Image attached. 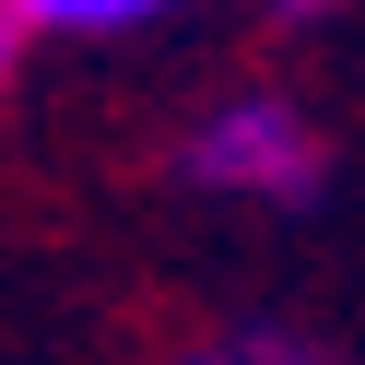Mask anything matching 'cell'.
<instances>
[{
	"label": "cell",
	"instance_id": "1",
	"mask_svg": "<svg viewBox=\"0 0 365 365\" xmlns=\"http://www.w3.org/2000/svg\"><path fill=\"white\" fill-rule=\"evenodd\" d=\"M189 177L200 189H236V200H294L318 177V130L294 118L283 95H224L212 118L189 130Z\"/></svg>",
	"mask_w": 365,
	"mask_h": 365
},
{
	"label": "cell",
	"instance_id": "2",
	"mask_svg": "<svg viewBox=\"0 0 365 365\" xmlns=\"http://www.w3.org/2000/svg\"><path fill=\"white\" fill-rule=\"evenodd\" d=\"M36 36H130V24H153L165 0H12Z\"/></svg>",
	"mask_w": 365,
	"mask_h": 365
},
{
	"label": "cell",
	"instance_id": "3",
	"mask_svg": "<svg viewBox=\"0 0 365 365\" xmlns=\"http://www.w3.org/2000/svg\"><path fill=\"white\" fill-rule=\"evenodd\" d=\"M24 36H36V24L12 12V0H0V95H12V71H24Z\"/></svg>",
	"mask_w": 365,
	"mask_h": 365
},
{
	"label": "cell",
	"instance_id": "4",
	"mask_svg": "<svg viewBox=\"0 0 365 365\" xmlns=\"http://www.w3.org/2000/svg\"><path fill=\"white\" fill-rule=\"evenodd\" d=\"M283 12H318V0H283Z\"/></svg>",
	"mask_w": 365,
	"mask_h": 365
}]
</instances>
